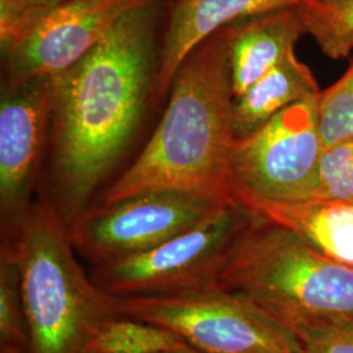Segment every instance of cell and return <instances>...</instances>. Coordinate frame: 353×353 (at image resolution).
<instances>
[{
	"label": "cell",
	"mask_w": 353,
	"mask_h": 353,
	"mask_svg": "<svg viewBox=\"0 0 353 353\" xmlns=\"http://www.w3.org/2000/svg\"><path fill=\"white\" fill-rule=\"evenodd\" d=\"M157 8L126 13L77 63L52 76L50 203L67 228L92 204L139 126L159 68Z\"/></svg>",
	"instance_id": "1"
},
{
	"label": "cell",
	"mask_w": 353,
	"mask_h": 353,
	"mask_svg": "<svg viewBox=\"0 0 353 353\" xmlns=\"http://www.w3.org/2000/svg\"><path fill=\"white\" fill-rule=\"evenodd\" d=\"M233 90L224 38L214 32L190 52L169 90L164 117L134 164L94 203L151 191L233 202Z\"/></svg>",
	"instance_id": "2"
},
{
	"label": "cell",
	"mask_w": 353,
	"mask_h": 353,
	"mask_svg": "<svg viewBox=\"0 0 353 353\" xmlns=\"http://www.w3.org/2000/svg\"><path fill=\"white\" fill-rule=\"evenodd\" d=\"M290 328L353 321V267L259 214L219 280Z\"/></svg>",
	"instance_id": "3"
},
{
	"label": "cell",
	"mask_w": 353,
	"mask_h": 353,
	"mask_svg": "<svg viewBox=\"0 0 353 353\" xmlns=\"http://www.w3.org/2000/svg\"><path fill=\"white\" fill-rule=\"evenodd\" d=\"M30 353H83L102 322L121 314L76 259L68 228L50 203H33L12 240Z\"/></svg>",
	"instance_id": "4"
},
{
	"label": "cell",
	"mask_w": 353,
	"mask_h": 353,
	"mask_svg": "<svg viewBox=\"0 0 353 353\" xmlns=\"http://www.w3.org/2000/svg\"><path fill=\"white\" fill-rule=\"evenodd\" d=\"M258 217L239 201L228 203L196 227L148 252L93 265L89 276L115 299L216 287L233 252Z\"/></svg>",
	"instance_id": "5"
},
{
	"label": "cell",
	"mask_w": 353,
	"mask_h": 353,
	"mask_svg": "<svg viewBox=\"0 0 353 353\" xmlns=\"http://www.w3.org/2000/svg\"><path fill=\"white\" fill-rule=\"evenodd\" d=\"M121 314L164 326L204 353H303L290 328L236 290L117 299Z\"/></svg>",
	"instance_id": "6"
},
{
	"label": "cell",
	"mask_w": 353,
	"mask_h": 353,
	"mask_svg": "<svg viewBox=\"0 0 353 353\" xmlns=\"http://www.w3.org/2000/svg\"><path fill=\"white\" fill-rule=\"evenodd\" d=\"M228 203L179 191L143 192L92 203L70 224L68 233L76 252L93 267L148 252L196 227Z\"/></svg>",
	"instance_id": "7"
},
{
	"label": "cell",
	"mask_w": 353,
	"mask_h": 353,
	"mask_svg": "<svg viewBox=\"0 0 353 353\" xmlns=\"http://www.w3.org/2000/svg\"><path fill=\"white\" fill-rule=\"evenodd\" d=\"M318 94L290 105L252 135L236 139L230 161L232 192L274 202L313 198L325 150Z\"/></svg>",
	"instance_id": "8"
},
{
	"label": "cell",
	"mask_w": 353,
	"mask_h": 353,
	"mask_svg": "<svg viewBox=\"0 0 353 353\" xmlns=\"http://www.w3.org/2000/svg\"><path fill=\"white\" fill-rule=\"evenodd\" d=\"M52 112V76L3 89L0 102L1 241L14 239L30 211Z\"/></svg>",
	"instance_id": "9"
},
{
	"label": "cell",
	"mask_w": 353,
	"mask_h": 353,
	"mask_svg": "<svg viewBox=\"0 0 353 353\" xmlns=\"http://www.w3.org/2000/svg\"><path fill=\"white\" fill-rule=\"evenodd\" d=\"M152 0H68L52 8L30 33L1 51L7 84L55 76L94 49L126 13Z\"/></svg>",
	"instance_id": "10"
},
{
	"label": "cell",
	"mask_w": 353,
	"mask_h": 353,
	"mask_svg": "<svg viewBox=\"0 0 353 353\" xmlns=\"http://www.w3.org/2000/svg\"><path fill=\"white\" fill-rule=\"evenodd\" d=\"M312 0H178L172 6L159 50L154 99L169 94L178 68L204 39L233 21L287 8Z\"/></svg>",
	"instance_id": "11"
},
{
	"label": "cell",
	"mask_w": 353,
	"mask_h": 353,
	"mask_svg": "<svg viewBox=\"0 0 353 353\" xmlns=\"http://www.w3.org/2000/svg\"><path fill=\"white\" fill-rule=\"evenodd\" d=\"M219 30L224 38L234 97L294 55L296 43L306 34L299 8L250 16Z\"/></svg>",
	"instance_id": "12"
},
{
	"label": "cell",
	"mask_w": 353,
	"mask_h": 353,
	"mask_svg": "<svg viewBox=\"0 0 353 353\" xmlns=\"http://www.w3.org/2000/svg\"><path fill=\"white\" fill-rule=\"evenodd\" d=\"M233 198L265 220L287 228L325 256L353 267V202H274L242 191H233Z\"/></svg>",
	"instance_id": "13"
},
{
	"label": "cell",
	"mask_w": 353,
	"mask_h": 353,
	"mask_svg": "<svg viewBox=\"0 0 353 353\" xmlns=\"http://www.w3.org/2000/svg\"><path fill=\"white\" fill-rule=\"evenodd\" d=\"M312 70L292 55L233 99L232 118L236 139H242L265 125L290 105L316 96Z\"/></svg>",
	"instance_id": "14"
},
{
	"label": "cell",
	"mask_w": 353,
	"mask_h": 353,
	"mask_svg": "<svg viewBox=\"0 0 353 353\" xmlns=\"http://www.w3.org/2000/svg\"><path fill=\"white\" fill-rule=\"evenodd\" d=\"M186 344L169 328L118 314L102 322L89 338L83 353H159Z\"/></svg>",
	"instance_id": "15"
},
{
	"label": "cell",
	"mask_w": 353,
	"mask_h": 353,
	"mask_svg": "<svg viewBox=\"0 0 353 353\" xmlns=\"http://www.w3.org/2000/svg\"><path fill=\"white\" fill-rule=\"evenodd\" d=\"M305 33L331 59L353 51V0H312L299 8Z\"/></svg>",
	"instance_id": "16"
},
{
	"label": "cell",
	"mask_w": 353,
	"mask_h": 353,
	"mask_svg": "<svg viewBox=\"0 0 353 353\" xmlns=\"http://www.w3.org/2000/svg\"><path fill=\"white\" fill-rule=\"evenodd\" d=\"M0 345L30 353L20 265L12 243L0 248Z\"/></svg>",
	"instance_id": "17"
},
{
	"label": "cell",
	"mask_w": 353,
	"mask_h": 353,
	"mask_svg": "<svg viewBox=\"0 0 353 353\" xmlns=\"http://www.w3.org/2000/svg\"><path fill=\"white\" fill-rule=\"evenodd\" d=\"M323 148L353 140V62L341 79L318 94Z\"/></svg>",
	"instance_id": "18"
},
{
	"label": "cell",
	"mask_w": 353,
	"mask_h": 353,
	"mask_svg": "<svg viewBox=\"0 0 353 353\" xmlns=\"http://www.w3.org/2000/svg\"><path fill=\"white\" fill-rule=\"evenodd\" d=\"M312 199L353 202V140L323 150Z\"/></svg>",
	"instance_id": "19"
},
{
	"label": "cell",
	"mask_w": 353,
	"mask_h": 353,
	"mask_svg": "<svg viewBox=\"0 0 353 353\" xmlns=\"http://www.w3.org/2000/svg\"><path fill=\"white\" fill-rule=\"evenodd\" d=\"M64 1L68 0H0L1 51L19 43L46 13Z\"/></svg>",
	"instance_id": "20"
},
{
	"label": "cell",
	"mask_w": 353,
	"mask_h": 353,
	"mask_svg": "<svg viewBox=\"0 0 353 353\" xmlns=\"http://www.w3.org/2000/svg\"><path fill=\"white\" fill-rule=\"evenodd\" d=\"M294 334L303 353H353V321L303 327Z\"/></svg>",
	"instance_id": "21"
},
{
	"label": "cell",
	"mask_w": 353,
	"mask_h": 353,
	"mask_svg": "<svg viewBox=\"0 0 353 353\" xmlns=\"http://www.w3.org/2000/svg\"><path fill=\"white\" fill-rule=\"evenodd\" d=\"M159 353H204L194 347H191L189 344L186 345H182V347H178V348H173V350H168V351H163V352Z\"/></svg>",
	"instance_id": "22"
},
{
	"label": "cell",
	"mask_w": 353,
	"mask_h": 353,
	"mask_svg": "<svg viewBox=\"0 0 353 353\" xmlns=\"http://www.w3.org/2000/svg\"><path fill=\"white\" fill-rule=\"evenodd\" d=\"M0 353H29L28 351H23V350H16V348H11V347H4L0 345Z\"/></svg>",
	"instance_id": "23"
},
{
	"label": "cell",
	"mask_w": 353,
	"mask_h": 353,
	"mask_svg": "<svg viewBox=\"0 0 353 353\" xmlns=\"http://www.w3.org/2000/svg\"><path fill=\"white\" fill-rule=\"evenodd\" d=\"M170 1H173V4H174V3H176V1H178V0H170Z\"/></svg>",
	"instance_id": "24"
}]
</instances>
